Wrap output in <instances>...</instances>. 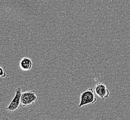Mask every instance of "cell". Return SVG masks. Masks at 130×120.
<instances>
[{"instance_id":"4","label":"cell","mask_w":130,"mask_h":120,"mask_svg":"<svg viewBox=\"0 0 130 120\" xmlns=\"http://www.w3.org/2000/svg\"><path fill=\"white\" fill-rule=\"evenodd\" d=\"M94 90L95 94L103 100L108 98L110 95V91L106 85L102 83H98L95 85Z\"/></svg>"},{"instance_id":"6","label":"cell","mask_w":130,"mask_h":120,"mask_svg":"<svg viewBox=\"0 0 130 120\" xmlns=\"http://www.w3.org/2000/svg\"><path fill=\"white\" fill-rule=\"evenodd\" d=\"M0 69H1V74H0L1 77L3 78L6 77L7 74H6V73H5V72L4 71V70L3 69V68H0Z\"/></svg>"},{"instance_id":"1","label":"cell","mask_w":130,"mask_h":120,"mask_svg":"<svg viewBox=\"0 0 130 120\" xmlns=\"http://www.w3.org/2000/svg\"><path fill=\"white\" fill-rule=\"evenodd\" d=\"M94 90L92 88H89L82 93L80 95V103L78 107L81 108L90 104H93L97 101L95 97Z\"/></svg>"},{"instance_id":"2","label":"cell","mask_w":130,"mask_h":120,"mask_svg":"<svg viewBox=\"0 0 130 120\" xmlns=\"http://www.w3.org/2000/svg\"><path fill=\"white\" fill-rule=\"evenodd\" d=\"M22 93V90L20 87H18L15 90V95L13 100L6 108L7 110L10 112L17 111L21 105V97Z\"/></svg>"},{"instance_id":"5","label":"cell","mask_w":130,"mask_h":120,"mask_svg":"<svg viewBox=\"0 0 130 120\" xmlns=\"http://www.w3.org/2000/svg\"><path fill=\"white\" fill-rule=\"evenodd\" d=\"M20 69L24 71H29L32 67V61L29 58L23 57L20 60Z\"/></svg>"},{"instance_id":"3","label":"cell","mask_w":130,"mask_h":120,"mask_svg":"<svg viewBox=\"0 0 130 120\" xmlns=\"http://www.w3.org/2000/svg\"><path fill=\"white\" fill-rule=\"evenodd\" d=\"M38 96L34 90L28 91L22 93L21 103L23 107L32 105L38 100Z\"/></svg>"}]
</instances>
